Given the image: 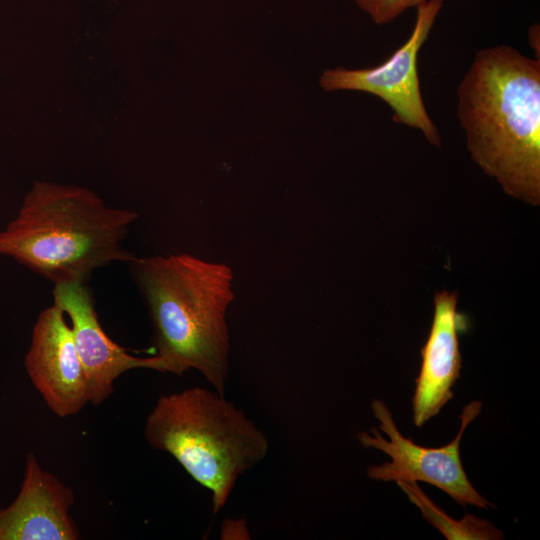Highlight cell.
<instances>
[{
  "mask_svg": "<svg viewBox=\"0 0 540 540\" xmlns=\"http://www.w3.org/2000/svg\"><path fill=\"white\" fill-rule=\"evenodd\" d=\"M471 159L508 196L540 204V60L506 44L476 52L457 87Z\"/></svg>",
  "mask_w": 540,
  "mask_h": 540,
  "instance_id": "6da1fadb",
  "label": "cell"
},
{
  "mask_svg": "<svg viewBox=\"0 0 540 540\" xmlns=\"http://www.w3.org/2000/svg\"><path fill=\"white\" fill-rule=\"evenodd\" d=\"M128 264L165 372L182 375L194 369L224 394L230 352L226 312L234 299L231 268L189 253L136 256Z\"/></svg>",
  "mask_w": 540,
  "mask_h": 540,
  "instance_id": "7a4b0ae2",
  "label": "cell"
},
{
  "mask_svg": "<svg viewBox=\"0 0 540 540\" xmlns=\"http://www.w3.org/2000/svg\"><path fill=\"white\" fill-rule=\"evenodd\" d=\"M139 214L107 206L93 191L36 181L0 230V255L53 282H86L97 269L129 263L124 246Z\"/></svg>",
  "mask_w": 540,
  "mask_h": 540,
  "instance_id": "3957f363",
  "label": "cell"
},
{
  "mask_svg": "<svg viewBox=\"0 0 540 540\" xmlns=\"http://www.w3.org/2000/svg\"><path fill=\"white\" fill-rule=\"evenodd\" d=\"M148 444L170 454L224 508L242 474L269 450L266 435L224 394L191 387L162 395L145 423Z\"/></svg>",
  "mask_w": 540,
  "mask_h": 540,
  "instance_id": "277c9868",
  "label": "cell"
},
{
  "mask_svg": "<svg viewBox=\"0 0 540 540\" xmlns=\"http://www.w3.org/2000/svg\"><path fill=\"white\" fill-rule=\"evenodd\" d=\"M374 417L379 421V429L387 436L386 440L376 428H371L372 435L362 431L357 438L367 448L381 450L390 458V462L370 465L367 476L373 480L422 481L429 483L448 494L462 507L468 505L478 508H495V505L480 495L463 468L460 458V442L468 425L479 415L482 403L471 401L460 414L461 425L456 437L449 443L437 448L416 444L398 430L388 406L380 399L371 404Z\"/></svg>",
  "mask_w": 540,
  "mask_h": 540,
  "instance_id": "5b68a950",
  "label": "cell"
},
{
  "mask_svg": "<svg viewBox=\"0 0 540 540\" xmlns=\"http://www.w3.org/2000/svg\"><path fill=\"white\" fill-rule=\"evenodd\" d=\"M444 0H427L416 7L409 38L381 64L360 69H326L320 86L327 92L339 90L372 94L385 102L397 124L419 130L439 147L441 137L425 107L418 75V55L429 37Z\"/></svg>",
  "mask_w": 540,
  "mask_h": 540,
  "instance_id": "8992f818",
  "label": "cell"
},
{
  "mask_svg": "<svg viewBox=\"0 0 540 540\" xmlns=\"http://www.w3.org/2000/svg\"><path fill=\"white\" fill-rule=\"evenodd\" d=\"M24 363L34 387L57 416L75 415L90 402L71 327L55 304L38 315Z\"/></svg>",
  "mask_w": 540,
  "mask_h": 540,
  "instance_id": "52a82bcc",
  "label": "cell"
},
{
  "mask_svg": "<svg viewBox=\"0 0 540 540\" xmlns=\"http://www.w3.org/2000/svg\"><path fill=\"white\" fill-rule=\"evenodd\" d=\"M53 299L70 320L77 353L87 377L90 403L100 405L114 391L115 380L123 373L138 368L165 372L157 355L136 357L119 346L103 330L94 300L86 282L54 284Z\"/></svg>",
  "mask_w": 540,
  "mask_h": 540,
  "instance_id": "ba28073f",
  "label": "cell"
},
{
  "mask_svg": "<svg viewBox=\"0 0 540 540\" xmlns=\"http://www.w3.org/2000/svg\"><path fill=\"white\" fill-rule=\"evenodd\" d=\"M457 291L434 295L430 331L421 348L420 371L412 397L413 423L423 427L453 398L452 388L460 377V335L470 328L467 314L457 308Z\"/></svg>",
  "mask_w": 540,
  "mask_h": 540,
  "instance_id": "9c48e42d",
  "label": "cell"
},
{
  "mask_svg": "<svg viewBox=\"0 0 540 540\" xmlns=\"http://www.w3.org/2000/svg\"><path fill=\"white\" fill-rule=\"evenodd\" d=\"M73 503L72 490L28 454L17 497L0 509V540L78 539L77 526L69 513Z\"/></svg>",
  "mask_w": 540,
  "mask_h": 540,
  "instance_id": "30bf717a",
  "label": "cell"
},
{
  "mask_svg": "<svg viewBox=\"0 0 540 540\" xmlns=\"http://www.w3.org/2000/svg\"><path fill=\"white\" fill-rule=\"evenodd\" d=\"M398 486L421 511L422 516L448 540H500L503 533L486 519L466 514L455 520L438 507L418 486L417 481H397Z\"/></svg>",
  "mask_w": 540,
  "mask_h": 540,
  "instance_id": "8fae6325",
  "label": "cell"
},
{
  "mask_svg": "<svg viewBox=\"0 0 540 540\" xmlns=\"http://www.w3.org/2000/svg\"><path fill=\"white\" fill-rule=\"evenodd\" d=\"M378 25L394 21L407 9L417 7L427 0H354Z\"/></svg>",
  "mask_w": 540,
  "mask_h": 540,
  "instance_id": "7c38bea8",
  "label": "cell"
},
{
  "mask_svg": "<svg viewBox=\"0 0 540 540\" xmlns=\"http://www.w3.org/2000/svg\"><path fill=\"white\" fill-rule=\"evenodd\" d=\"M539 36H540V34H539V25L534 24L533 26H531L529 28L528 42H529L530 46L532 47V49L535 51V55H536V52H537L538 57H539V51H540V47H539L540 37Z\"/></svg>",
  "mask_w": 540,
  "mask_h": 540,
  "instance_id": "4fadbf2b",
  "label": "cell"
}]
</instances>
